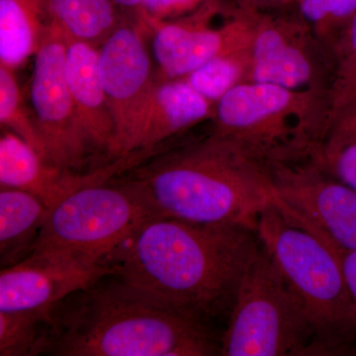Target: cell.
Segmentation results:
<instances>
[{
  "label": "cell",
  "mask_w": 356,
  "mask_h": 356,
  "mask_svg": "<svg viewBox=\"0 0 356 356\" xmlns=\"http://www.w3.org/2000/svg\"><path fill=\"white\" fill-rule=\"evenodd\" d=\"M259 247L257 232L245 225L152 218L105 264L135 291L208 323L229 314Z\"/></svg>",
  "instance_id": "6da1fadb"
},
{
  "label": "cell",
  "mask_w": 356,
  "mask_h": 356,
  "mask_svg": "<svg viewBox=\"0 0 356 356\" xmlns=\"http://www.w3.org/2000/svg\"><path fill=\"white\" fill-rule=\"evenodd\" d=\"M131 170L120 180L154 218L255 229L257 218L277 197L270 168L214 133Z\"/></svg>",
  "instance_id": "7a4b0ae2"
},
{
  "label": "cell",
  "mask_w": 356,
  "mask_h": 356,
  "mask_svg": "<svg viewBox=\"0 0 356 356\" xmlns=\"http://www.w3.org/2000/svg\"><path fill=\"white\" fill-rule=\"evenodd\" d=\"M46 353L58 356L221 355L205 321L135 291L109 273L51 313Z\"/></svg>",
  "instance_id": "3957f363"
},
{
  "label": "cell",
  "mask_w": 356,
  "mask_h": 356,
  "mask_svg": "<svg viewBox=\"0 0 356 356\" xmlns=\"http://www.w3.org/2000/svg\"><path fill=\"white\" fill-rule=\"evenodd\" d=\"M255 232L310 320L316 355H356V306L336 245L276 201Z\"/></svg>",
  "instance_id": "277c9868"
},
{
  "label": "cell",
  "mask_w": 356,
  "mask_h": 356,
  "mask_svg": "<svg viewBox=\"0 0 356 356\" xmlns=\"http://www.w3.org/2000/svg\"><path fill=\"white\" fill-rule=\"evenodd\" d=\"M212 133L269 168L315 161L332 130L329 91L243 83L216 103Z\"/></svg>",
  "instance_id": "5b68a950"
},
{
  "label": "cell",
  "mask_w": 356,
  "mask_h": 356,
  "mask_svg": "<svg viewBox=\"0 0 356 356\" xmlns=\"http://www.w3.org/2000/svg\"><path fill=\"white\" fill-rule=\"evenodd\" d=\"M221 355H317L303 306L261 245L238 285Z\"/></svg>",
  "instance_id": "8992f818"
},
{
  "label": "cell",
  "mask_w": 356,
  "mask_h": 356,
  "mask_svg": "<svg viewBox=\"0 0 356 356\" xmlns=\"http://www.w3.org/2000/svg\"><path fill=\"white\" fill-rule=\"evenodd\" d=\"M152 218L137 194L122 180H97L72 191L49 210L33 252L105 264Z\"/></svg>",
  "instance_id": "52a82bcc"
},
{
  "label": "cell",
  "mask_w": 356,
  "mask_h": 356,
  "mask_svg": "<svg viewBox=\"0 0 356 356\" xmlns=\"http://www.w3.org/2000/svg\"><path fill=\"white\" fill-rule=\"evenodd\" d=\"M139 15L124 18L98 47V67L114 124L112 156L138 154V145L159 83Z\"/></svg>",
  "instance_id": "ba28073f"
},
{
  "label": "cell",
  "mask_w": 356,
  "mask_h": 356,
  "mask_svg": "<svg viewBox=\"0 0 356 356\" xmlns=\"http://www.w3.org/2000/svg\"><path fill=\"white\" fill-rule=\"evenodd\" d=\"M332 74L331 51L296 13H257L247 81L330 92Z\"/></svg>",
  "instance_id": "9c48e42d"
},
{
  "label": "cell",
  "mask_w": 356,
  "mask_h": 356,
  "mask_svg": "<svg viewBox=\"0 0 356 356\" xmlns=\"http://www.w3.org/2000/svg\"><path fill=\"white\" fill-rule=\"evenodd\" d=\"M30 102L48 163L69 172L81 168L92 152L65 76V40L49 24L34 56Z\"/></svg>",
  "instance_id": "30bf717a"
},
{
  "label": "cell",
  "mask_w": 356,
  "mask_h": 356,
  "mask_svg": "<svg viewBox=\"0 0 356 356\" xmlns=\"http://www.w3.org/2000/svg\"><path fill=\"white\" fill-rule=\"evenodd\" d=\"M220 9V0H210L178 19L154 21L139 15L151 37L159 81L182 79L211 58L250 46L257 13L235 8L229 20L215 27L212 19Z\"/></svg>",
  "instance_id": "8fae6325"
},
{
  "label": "cell",
  "mask_w": 356,
  "mask_h": 356,
  "mask_svg": "<svg viewBox=\"0 0 356 356\" xmlns=\"http://www.w3.org/2000/svg\"><path fill=\"white\" fill-rule=\"evenodd\" d=\"M276 202L346 252H356V191L313 161L270 168Z\"/></svg>",
  "instance_id": "7c38bea8"
},
{
  "label": "cell",
  "mask_w": 356,
  "mask_h": 356,
  "mask_svg": "<svg viewBox=\"0 0 356 356\" xmlns=\"http://www.w3.org/2000/svg\"><path fill=\"white\" fill-rule=\"evenodd\" d=\"M111 273V267L54 252H33L0 273V311L51 314L64 300Z\"/></svg>",
  "instance_id": "4fadbf2b"
},
{
  "label": "cell",
  "mask_w": 356,
  "mask_h": 356,
  "mask_svg": "<svg viewBox=\"0 0 356 356\" xmlns=\"http://www.w3.org/2000/svg\"><path fill=\"white\" fill-rule=\"evenodd\" d=\"M115 163L88 175H76L44 161L15 133L2 128L0 137V186L31 193L51 209L72 191L97 180L113 177Z\"/></svg>",
  "instance_id": "5bb4252c"
},
{
  "label": "cell",
  "mask_w": 356,
  "mask_h": 356,
  "mask_svg": "<svg viewBox=\"0 0 356 356\" xmlns=\"http://www.w3.org/2000/svg\"><path fill=\"white\" fill-rule=\"evenodd\" d=\"M65 40V76L84 137L91 152L112 156L114 124L98 67V48Z\"/></svg>",
  "instance_id": "9a60e30c"
},
{
  "label": "cell",
  "mask_w": 356,
  "mask_h": 356,
  "mask_svg": "<svg viewBox=\"0 0 356 356\" xmlns=\"http://www.w3.org/2000/svg\"><path fill=\"white\" fill-rule=\"evenodd\" d=\"M215 107L184 79L159 81L140 134L138 154L151 153L175 136L212 121Z\"/></svg>",
  "instance_id": "2e32d148"
},
{
  "label": "cell",
  "mask_w": 356,
  "mask_h": 356,
  "mask_svg": "<svg viewBox=\"0 0 356 356\" xmlns=\"http://www.w3.org/2000/svg\"><path fill=\"white\" fill-rule=\"evenodd\" d=\"M49 208L28 192L0 187V264H18L31 254Z\"/></svg>",
  "instance_id": "e0dca14e"
},
{
  "label": "cell",
  "mask_w": 356,
  "mask_h": 356,
  "mask_svg": "<svg viewBox=\"0 0 356 356\" xmlns=\"http://www.w3.org/2000/svg\"><path fill=\"white\" fill-rule=\"evenodd\" d=\"M47 0H0V65L16 70L34 57L46 32Z\"/></svg>",
  "instance_id": "ac0fdd59"
},
{
  "label": "cell",
  "mask_w": 356,
  "mask_h": 356,
  "mask_svg": "<svg viewBox=\"0 0 356 356\" xmlns=\"http://www.w3.org/2000/svg\"><path fill=\"white\" fill-rule=\"evenodd\" d=\"M47 22L65 39L99 47L123 21L112 0H47Z\"/></svg>",
  "instance_id": "d6986e66"
},
{
  "label": "cell",
  "mask_w": 356,
  "mask_h": 356,
  "mask_svg": "<svg viewBox=\"0 0 356 356\" xmlns=\"http://www.w3.org/2000/svg\"><path fill=\"white\" fill-rule=\"evenodd\" d=\"M51 334V314L0 311V355L46 353Z\"/></svg>",
  "instance_id": "ffe728a7"
},
{
  "label": "cell",
  "mask_w": 356,
  "mask_h": 356,
  "mask_svg": "<svg viewBox=\"0 0 356 356\" xmlns=\"http://www.w3.org/2000/svg\"><path fill=\"white\" fill-rule=\"evenodd\" d=\"M250 69V46L211 58L182 77L191 88L216 104L229 90L245 83Z\"/></svg>",
  "instance_id": "44dd1931"
},
{
  "label": "cell",
  "mask_w": 356,
  "mask_h": 356,
  "mask_svg": "<svg viewBox=\"0 0 356 356\" xmlns=\"http://www.w3.org/2000/svg\"><path fill=\"white\" fill-rule=\"evenodd\" d=\"M0 123L6 128L19 136L21 139L34 147L47 161L46 151L32 109L28 107L24 96L18 83L15 70L0 65Z\"/></svg>",
  "instance_id": "7402d4cb"
},
{
  "label": "cell",
  "mask_w": 356,
  "mask_h": 356,
  "mask_svg": "<svg viewBox=\"0 0 356 356\" xmlns=\"http://www.w3.org/2000/svg\"><path fill=\"white\" fill-rule=\"evenodd\" d=\"M293 4L297 15L331 54L356 13V0H294Z\"/></svg>",
  "instance_id": "603a6c76"
},
{
  "label": "cell",
  "mask_w": 356,
  "mask_h": 356,
  "mask_svg": "<svg viewBox=\"0 0 356 356\" xmlns=\"http://www.w3.org/2000/svg\"><path fill=\"white\" fill-rule=\"evenodd\" d=\"M334 74L330 99L332 127L337 117L356 98V13L332 50Z\"/></svg>",
  "instance_id": "cb8c5ba5"
},
{
  "label": "cell",
  "mask_w": 356,
  "mask_h": 356,
  "mask_svg": "<svg viewBox=\"0 0 356 356\" xmlns=\"http://www.w3.org/2000/svg\"><path fill=\"white\" fill-rule=\"evenodd\" d=\"M321 168L356 191V139L327 140L316 159Z\"/></svg>",
  "instance_id": "d4e9b609"
},
{
  "label": "cell",
  "mask_w": 356,
  "mask_h": 356,
  "mask_svg": "<svg viewBox=\"0 0 356 356\" xmlns=\"http://www.w3.org/2000/svg\"><path fill=\"white\" fill-rule=\"evenodd\" d=\"M210 0H143L140 17L154 21H170L195 13Z\"/></svg>",
  "instance_id": "484cf974"
},
{
  "label": "cell",
  "mask_w": 356,
  "mask_h": 356,
  "mask_svg": "<svg viewBox=\"0 0 356 356\" xmlns=\"http://www.w3.org/2000/svg\"><path fill=\"white\" fill-rule=\"evenodd\" d=\"M356 129V98L337 117L329 138L343 137L353 132ZM327 138V139H329Z\"/></svg>",
  "instance_id": "4316f807"
},
{
  "label": "cell",
  "mask_w": 356,
  "mask_h": 356,
  "mask_svg": "<svg viewBox=\"0 0 356 356\" xmlns=\"http://www.w3.org/2000/svg\"><path fill=\"white\" fill-rule=\"evenodd\" d=\"M236 9L248 13H266L267 9L283 8L293 4L294 0H236Z\"/></svg>",
  "instance_id": "83f0119b"
},
{
  "label": "cell",
  "mask_w": 356,
  "mask_h": 356,
  "mask_svg": "<svg viewBox=\"0 0 356 356\" xmlns=\"http://www.w3.org/2000/svg\"><path fill=\"white\" fill-rule=\"evenodd\" d=\"M348 289L356 306V252H346L337 248Z\"/></svg>",
  "instance_id": "f1b7e54d"
},
{
  "label": "cell",
  "mask_w": 356,
  "mask_h": 356,
  "mask_svg": "<svg viewBox=\"0 0 356 356\" xmlns=\"http://www.w3.org/2000/svg\"><path fill=\"white\" fill-rule=\"evenodd\" d=\"M124 13L138 15L140 13L143 0H112Z\"/></svg>",
  "instance_id": "f546056e"
},
{
  "label": "cell",
  "mask_w": 356,
  "mask_h": 356,
  "mask_svg": "<svg viewBox=\"0 0 356 356\" xmlns=\"http://www.w3.org/2000/svg\"><path fill=\"white\" fill-rule=\"evenodd\" d=\"M341 139H356V129L355 131H353V132L348 134V135L343 136V137L329 138V139H327V140H341Z\"/></svg>",
  "instance_id": "4dcf8cb0"
}]
</instances>
